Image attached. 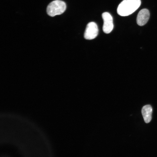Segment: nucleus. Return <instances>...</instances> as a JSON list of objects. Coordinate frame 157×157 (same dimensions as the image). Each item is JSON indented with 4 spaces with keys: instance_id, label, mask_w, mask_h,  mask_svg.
Masks as SVG:
<instances>
[{
    "instance_id": "nucleus-1",
    "label": "nucleus",
    "mask_w": 157,
    "mask_h": 157,
    "mask_svg": "<svg viewBox=\"0 0 157 157\" xmlns=\"http://www.w3.org/2000/svg\"><path fill=\"white\" fill-rule=\"evenodd\" d=\"M141 3L140 0H124L118 6L117 13L121 16H128L137 10Z\"/></svg>"
},
{
    "instance_id": "nucleus-2",
    "label": "nucleus",
    "mask_w": 157,
    "mask_h": 157,
    "mask_svg": "<svg viewBox=\"0 0 157 157\" xmlns=\"http://www.w3.org/2000/svg\"><path fill=\"white\" fill-rule=\"evenodd\" d=\"M66 8V4L64 2L60 0H56L51 2L49 4L47 8V11L48 15L53 17L63 13Z\"/></svg>"
},
{
    "instance_id": "nucleus-3",
    "label": "nucleus",
    "mask_w": 157,
    "mask_h": 157,
    "mask_svg": "<svg viewBox=\"0 0 157 157\" xmlns=\"http://www.w3.org/2000/svg\"><path fill=\"white\" fill-rule=\"evenodd\" d=\"M98 29L96 23L91 22L87 25L84 34V38L90 40L95 38L98 34Z\"/></svg>"
},
{
    "instance_id": "nucleus-4",
    "label": "nucleus",
    "mask_w": 157,
    "mask_h": 157,
    "mask_svg": "<svg viewBox=\"0 0 157 157\" xmlns=\"http://www.w3.org/2000/svg\"><path fill=\"white\" fill-rule=\"evenodd\" d=\"M104 21L103 30L106 33H110L113 28V19L110 14L108 12H104L102 14Z\"/></svg>"
},
{
    "instance_id": "nucleus-5",
    "label": "nucleus",
    "mask_w": 157,
    "mask_h": 157,
    "mask_svg": "<svg viewBox=\"0 0 157 157\" xmlns=\"http://www.w3.org/2000/svg\"><path fill=\"white\" fill-rule=\"evenodd\" d=\"M149 16V12L148 9L146 8L142 9L139 12L137 16V24L140 26H144L148 22Z\"/></svg>"
},
{
    "instance_id": "nucleus-6",
    "label": "nucleus",
    "mask_w": 157,
    "mask_h": 157,
    "mask_svg": "<svg viewBox=\"0 0 157 157\" xmlns=\"http://www.w3.org/2000/svg\"><path fill=\"white\" fill-rule=\"evenodd\" d=\"M142 113L145 122L149 123L151 119L152 108L151 105H147L144 106L142 109Z\"/></svg>"
}]
</instances>
